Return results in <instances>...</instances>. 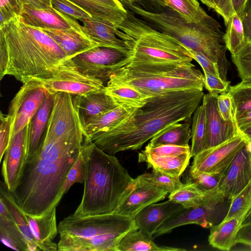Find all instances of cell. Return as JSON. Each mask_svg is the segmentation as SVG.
<instances>
[{
    "label": "cell",
    "mask_w": 251,
    "mask_h": 251,
    "mask_svg": "<svg viewBox=\"0 0 251 251\" xmlns=\"http://www.w3.org/2000/svg\"><path fill=\"white\" fill-rule=\"evenodd\" d=\"M81 28L91 39L102 47H107L129 52L124 41L116 35L115 27L94 18L82 21Z\"/></svg>",
    "instance_id": "obj_26"
},
{
    "label": "cell",
    "mask_w": 251,
    "mask_h": 251,
    "mask_svg": "<svg viewBox=\"0 0 251 251\" xmlns=\"http://www.w3.org/2000/svg\"><path fill=\"white\" fill-rule=\"evenodd\" d=\"M235 122L238 131L251 126V109L235 116Z\"/></svg>",
    "instance_id": "obj_55"
},
{
    "label": "cell",
    "mask_w": 251,
    "mask_h": 251,
    "mask_svg": "<svg viewBox=\"0 0 251 251\" xmlns=\"http://www.w3.org/2000/svg\"><path fill=\"white\" fill-rule=\"evenodd\" d=\"M54 95L55 94H49L46 97L30 122L29 150L26 161L33 156L40 144L52 108Z\"/></svg>",
    "instance_id": "obj_31"
},
{
    "label": "cell",
    "mask_w": 251,
    "mask_h": 251,
    "mask_svg": "<svg viewBox=\"0 0 251 251\" xmlns=\"http://www.w3.org/2000/svg\"><path fill=\"white\" fill-rule=\"evenodd\" d=\"M217 105L222 118L226 121L235 122L231 97L228 92L216 96Z\"/></svg>",
    "instance_id": "obj_50"
},
{
    "label": "cell",
    "mask_w": 251,
    "mask_h": 251,
    "mask_svg": "<svg viewBox=\"0 0 251 251\" xmlns=\"http://www.w3.org/2000/svg\"><path fill=\"white\" fill-rule=\"evenodd\" d=\"M49 94L37 79H32L23 84L11 100L7 114L13 123L11 136L30 123Z\"/></svg>",
    "instance_id": "obj_13"
},
{
    "label": "cell",
    "mask_w": 251,
    "mask_h": 251,
    "mask_svg": "<svg viewBox=\"0 0 251 251\" xmlns=\"http://www.w3.org/2000/svg\"><path fill=\"white\" fill-rule=\"evenodd\" d=\"M125 234L112 233L90 238L60 235V240L57 244L58 250L61 251H118V244Z\"/></svg>",
    "instance_id": "obj_19"
},
{
    "label": "cell",
    "mask_w": 251,
    "mask_h": 251,
    "mask_svg": "<svg viewBox=\"0 0 251 251\" xmlns=\"http://www.w3.org/2000/svg\"><path fill=\"white\" fill-rule=\"evenodd\" d=\"M216 96L208 93L202 98L207 132L206 148L222 144L239 133L234 122L226 121L221 116L217 108Z\"/></svg>",
    "instance_id": "obj_18"
},
{
    "label": "cell",
    "mask_w": 251,
    "mask_h": 251,
    "mask_svg": "<svg viewBox=\"0 0 251 251\" xmlns=\"http://www.w3.org/2000/svg\"><path fill=\"white\" fill-rule=\"evenodd\" d=\"M216 6V12L224 20L226 25L232 15L235 13L231 0H214Z\"/></svg>",
    "instance_id": "obj_52"
},
{
    "label": "cell",
    "mask_w": 251,
    "mask_h": 251,
    "mask_svg": "<svg viewBox=\"0 0 251 251\" xmlns=\"http://www.w3.org/2000/svg\"><path fill=\"white\" fill-rule=\"evenodd\" d=\"M132 110L118 106L92 117L83 123L85 132L90 137L107 130L121 122Z\"/></svg>",
    "instance_id": "obj_36"
},
{
    "label": "cell",
    "mask_w": 251,
    "mask_h": 251,
    "mask_svg": "<svg viewBox=\"0 0 251 251\" xmlns=\"http://www.w3.org/2000/svg\"><path fill=\"white\" fill-rule=\"evenodd\" d=\"M226 26L224 35L226 47L231 55H234L247 43L241 19L235 12Z\"/></svg>",
    "instance_id": "obj_38"
},
{
    "label": "cell",
    "mask_w": 251,
    "mask_h": 251,
    "mask_svg": "<svg viewBox=\"0 0 251 251\" xmlns=\"http://www.w3.org/2000/svg\"><path fill=\"white\" fill-rule=\"evenodd\" d=\"M251 225V210L246 215L242 224L241 227Z\"/></svg>",
    "instance_id": "obj_60"
},
{
    "label": "cell",
    "mask_w": 251,
    "mask_h": 251,
    "mask_svg": "<svg viewBox=\"0 0 251 251\" xmlns=\"http://www.w3.org/2000/svg\"><path fill=\"white\" fill-rule=\"evenodd\" d=\"M248 0H231L233 9L241 19Z\"/></svg>",
    "instance_id": "obj_57"
},
{
    "label": "cell",
    "mask_w": 251,
    "mask_h": 251,
    "mask_svg": "<svg viewBox=\"0 0 251 251\" xmlns=\"http://www.w3.org/2000/svg\"><path fill=\"white\" fill-rule=\"evenodd\" d=\"M193 114L190 148L193 157L206 149L207 138L205 112L202 104L197 107Z\"/></svg>",
    "instance_id": "obj_37"
},
{
    "label": "cell",
    "mask_w": 251,
    "mask_h": 251,
    "mask_svg": "<svg viewBox=\"0 0 251 251\" xmlns=\"http://www.w3.org/2000/svg\"><path fill=\"white\" fill-rule=\"evenodd\" d=\"M144 153L154 156H166L177 155L182 153L191 152L190 146H179L171 145H160L151 146L148 144L144 150L141 151Z\"/></svg>",
    "instance_id": "obj_45"
},
{
    "label": "cell",
    "mask_w": 251,
    "mask_h": 251,
    "mask_svg": "<svg viewBox=\"0 0 251 251\" xmlns=\"http://www.w3.org/2000/svg\"><path fill=\"white\" fill-rule=\"evenodd\" d=\"M251 210V181L238 194L231 199L228 212L224 220L243 217Z\"/></svg>",
    "instance_id": "obj_40"
},
{
    "label": "cell",
    "mask_w": 251,
    "mask_h": 251,
    "mask_svg": "<svg viewBox=\"0 0 251 251\" xmlns=\"http://www.w3.org/2000/svg\"><path fill=\"white\" fill-rule=\"evenodd\" d=\"M49 0V1H50V0Z\"/></svg>",
    "instance_id": "obj_62"
},
{
    "label": "cell",
    "mask_w": 251,
    "mask_h": 251,
    "mask_svg": "<svg viewBox=\"0 0 251 251\" xmlns=\"http://www.w3.org/2000/svg\"><path fill=\"white\" fill-rule=\"evenodd\" d=\"M56 210L54 207L46 214L37 216L26 214L31 231L40 251L58 250V245L53 242L58 232Z\"/></svg>",
    "instance_id": "obj_22"
},
{
    "label": "cell",
    "mask_w": 251,
    "mask_h": 251,
    "mask_svg": "<svg viewBox=\"0 0 251 251\" xmlns=\"http://www.w3.org/2000/svg\"><path fill=\"white\" fill-rule=\"evenodd\" d=\"M231 56L242 81L251 80V43L247 42L237 53Z\"/></svg>",
    "instance_id": "obj_43"
},
{
    "label": "cell",
    "mask_w": 251,
    "mask_h": 251,
    "mask_svg": "<svg viewBox=\"0 0 251 251\" xmlns=\"http://www.w3.org/2000/svg\"><path fill=\"white\" fill-rule=\"evenodd\" d=\"M203 96V91L197 89L153 95L117 126L89 137L100 149L113 155L139 150L168 126L191 120Z\"/></svg>",
    "instance_id": "obj_2"
},
{
    "label": "cell",
    "mask_w": 251,
    "mask_h": 251,
    "mask_svg": "<svg viewBox=\"0 0 251 251\" xmlns=\"http://www.w3.org/2000/svg\"><path fill=\"white\" fill-rule=\"evenodd\" d=\"M94 19L114 27L122 23L127 10L120 0H69Z\"/></svg>",
    "instance_id": "obj_21"
},
{
    "label": "cell",
    "mask_w": 251,
    "mask_h": 251,
    "mask_svg": "<svg viewBox=\"0 0 251 251\" xmlns=\"http://www.w3.org/2000/svg\"><path fill=\"white\" fill-rule=\"evenodd\" d=\"M86 172V161L83 145L77 158L72 166L67 176L64 187L65 194L74 183H84Z\"/></svg>",
    "instance_id": "obj_42"
},
{
    "label": "cell",
    "mask_w": 251,
    "mask_h": 251,
    "mask_svg": "<svg viewBox=\"0 0 251 251\" xmlns=\"http://www.w3.org/2000/svg\"><path fill=\"white\" fill-rule=\"evenodd\" d=\"M0 161L8 146L12 130V120L8 115L0 112Z\"/></svg>",
    "instance_id": "obj_48"
},
{
    "label": "cell",
    "mask_w": 251,
    "mask_h": 251,
    "mask_svg": "<svg viewBox=\"0 0 251 251\" xmlns=\"http://www.w3.org/2000/svg\"><path fill=\"white\" fill-rule=\"evenodd\" d=\"M41 29L61 48L68 59L93 48L101 47L100 44L87 36L74 31L52 28Z\"/></svg>",
    "instance_id": "obj_24"
},
{
    "label": "cell",
    "mask_w": 251,
    "mask_h": 251,
    "mask_svg": "<svg viewBox=\"0 0 251 251\" xmlns=\"http://www.w3.org/2000/svg\"><path fill=\"white\" fill-rule=\"evenodd\" d=\"M20 16L25 24L40 29L69 30L86 35L82 30V25L76 20L60 12L52 6L39 9L25 5Z\"/></svg>",
    "instance_id": "obj_17"
},
{
    "label": "cell",
    "mask_w": 251,
    "mask_h": 251,
    "mask_svg": "<svg viewBox=\"0 0 251 251\" xmlns=\"http://www.w3.org/2000/svg\"><path fill=\"white\" fill-rule=\"evenodd\" d=\"M125 7L144 20L159 30L171 35L186 48L200 52L217 64L220 77L227 80L229 67L226 55L227 50L224 33L219 24L207 25L188 22L172 9L167 7L162 12L145 9L126 0H120Z\"/></svg>",
    "instance_id": "obj_6"
},
{
    "label": "cell",
    "mask_w": 251,
    "mask_h": 251,
    "mask_svg": "<svg viewBox=\"0 0 251 251\" xmlns=\"http://www.w3.org/2000/svg\"><path fill=\"white\" fill-rule=\"evenodd\" d=\"M191 56L196 60L202 68L203 72H207L220 77L217 64L211 61L202 53L186 48Z\"/></svg>",
    "instance_id": "obj_51"
},
{
    "label": "cell",
    "mask_w": 251,
    "mask_h": 251,
    "mask_svg": "<svg viewBox=\"0 0 251 251\" xmlns=\"http://www.w3.org/2000/svg\"><path fill=\"white\" fill-rule=\"evenodd\" d=\"M105 91L117 105L130 110L142 106L152 96L132 86L111 78L105 85Z\"/></svg>",
    "instance_id": "obj_27"
},
{
    "label": "cell",
    "mask_w": 251,
    "mask_h": 251,
    "mask_svg": "<svg viewBox=\"0 0 251 251\" xmlns=\"http://www.w3.org/2000/svg\"><path fill=\"white\" fill-rule=\"evenodd\" d=\"M87 136L72 97L56 94L39 148L26 161L12 192L26 214L40 216L57 206L68 174Z\"/></svg>",
    "instance_id": "obj_1"
},
{
    "label": "cell",
    "mask_w": 251,
    "mask_h": 251,
    "mask_svg": "<svg viewBox=\"0 0 251 251\" xmlns=\"http://www.w3.org/2000/svg\"><path fill=\"white\" fill-rule=\"evenodd\" d=\"M160 187L169 194L175 191L183 185L179 177L174 176L152 169L151 173H145L138 176Z\"/></svg>",
    "instance_id": "obj_41"
},
{
    "label": "cell",
    "mask_w": 251,
    "mask_h": 251,
    "mask_svg": "<svg viewBox=\"0 0 251 251\" xmlns=\"http://www.w3.org/2000/svg\"><path fill=\"white\" fill-rule=\"evenodd\" d=\"M191 120L168 126L155 134L148 144L189 146L188 143L191 138Z\"/></svg>",
    "instance_id": "obj_33"
},
{
    "label": "cell",
    "mask_w": 251,
    "mask_h": 251,
    "mask_svg": "<svg viewBox=\"0 0 251 251\" xmlns=\"http://www.w3.org/2000/svg\"><path fill=\"white\" fill-rule=\"evenodd\" d=\"M133 190L122 202L114 214L134 219L137 214L147 205L158 202L169 193L153 184L137 176L134 178Z\"/></svg>",
    "instance_id": "obj_16"
},
{
    "label": "cell",
    "mask_w": 251,
    "mask_h": 251,
    "mask_svg": "<svg viewBox=\"0 0 251 251\" xmlns=\"http://www.w3.org/2000/svg\"><path fill=\"white\" fill-rule=\"evenodd\" d=\"M0 199L5 204L27 244L28 251H40L29 225L27 215L17 203L12 192L5 183L0 182Z\"/></svg>",
    "instance_id": "obj_30"
},
{
    "label": "cell",
    "mask_w": 251,
    "mask_h": 251,
    "mask_svg": "<svg viewBox=\"0 0 251 251\" xmlns=\"http://www.w3.org/2000/svg\"><path fill=\"white\" fill-rule=\"evenodd\" d=\"M22 10L16 0H0V27L20 16Z\"/></svg>",
    "instance_id": "obj_46"
},
{
    "label": "cell",
    "mask_w": 251,
    "mask_h": 251,
    "mask_svg": "<svg viewBox=\"0 0 251 251\" xmlns=\"http://www.w3.org/2000/svg\"><path fill=\"white\" fill-rule=\"evenodd\" d=\"M204 75V87L209 93L218 95L219 94L227 92L230 81L223 79L220 76L203 72Z\"/></svg>",
    "instance_id": "obj_47"
},
{
    "label": "cell",
    "mask_w": 251,
    "mask_h": 251,
    "mask_svg": "<svg viewBox=\"0 0 251 251\" xmlns=\"http://www.w3.org/2000/svg\"><path fill=\"white\" fill-rule=\"evenodd\" d=\"M231 201V199L223 198L200 206L182 207L158 227L153 238L170 233L173 229L186 225L196 224L203 228L211 227L225 219Z\"/></svg>",
    "instance_id": "obj_9"
},
{
    "label": "cell",
    "mask_w": 251,
    "mask_h": 251,
    "mask_svg": "<svg viewBox=\"0 0 251 251\" xmlns=\"http://www.w3.org/2000/svg\"><path fill=\"white\" fill-rule=\"evenodd\" d=\"M129 2H132V3H135L138 1H139L140 0H126Z\"/></svg>",
    "instance_id": "obj_61"
},
{
    "label": "cell",
    "mask_w": 251,
    "mask_h": 251,
    "mask_svg": "<svg viewBox=\"0 0 251 251\" xmlns=\"http://www.w3.org/2000/svg\"><path fill=\"white\" fill-rule=\"evenodd\" d=\"M164 4L165 7L176 11L189 22L207 25L219 24L206 13L197 0H164Z\"/></svg>",
    "instance_id": "obj_35"
},
{
    "label": "cell",
    "mask_w": 251,
    "mask_h": 251,
    "mask_svg": "<svg viewBox=\"0 0 251 251\" xmlns=\"http://www.w3.org/2000/svg\"><path fill=\"white\" fill-rule=\"evenodd\" d=\"M20 7L23 8L25 5H28L34 8L46 9L52 6L51 2L48 0H16Z\"/></svg>",
    "instance_id": "obj_56"
},
{
    "label": "cell",
    "mask_w": 251,
    "mask_h": 251,
    "mask_svg": "<svg viewBox=\"0 0 251 251\" xmlns=\"http://www.w3.org/2000/svg\"><path fill=\"white\" fill-rule=\"evenodd\" d=\"M50 2L54 9L75 20L82 22L92 18L87 12L69 0H50Z\"/></svg>",
    "instance_id": "obj_44"
},
{
    "label": "cell",
    "mask_w": 251,
    "mask_h": 251,
    "mask_svg": "<svg viewBox=\"0 0 251 251\" xmlns=\"http://www.w3.org/2000/svg\"><path fill=\"white\" fill-rule=\"evenodd\" d=\"M0 240L7 247L17 251H28L26 242L13 217L0 199Z\"/></svg>",
    "instance_id": "obj_32"
},
{
    "label": "cell",
    "mask_w": 251,
    "mask_h": 251,
    "mask_svg": "<svg viewBox=\"0 0 251 251\" xmlns=\"http://www.w3.org/2000/svg\"><path fill=\"white\" fill-rule=\"evenodd\" d=\"M247 142L239 133L222 144L205 149L194 157L189 176L205 173L222 176Z\"/></svg>",
    "instance_id": "obj_12"
},
{
    "label": "cell",
    "mask_w": 251,
    "mask_h": 251,
    "mask_svg": "<svg viewBox=\"0 0 251 251\" xmlns=\"http://www.w3.org/2000/svg\"><path fill=\"white\" fill-rule=\"evenodd\" d=\"M191 157V152L174 156H154L141 151L138 154V162H145L148 168L179 177L187 168Z\"/></svg>",
    "instance_id": "obj_29"
},
{
    "label": "cell",
    "mask_w": 251,
    "mask_h": 251,
    "mask_svg": "<svg viewBox=\"0 0 251 251\" xmlns=\"http://www.w3.org/2000/svg\"><path fill=\"white\" fill-rule=\"evenodd\" d=\"M38 80L50 94L81 95L105 88L100 80L80 72L70 59L64 61L51 77Z\"/></svg>",
    "instance_id": "obj_11"
},
{
    "label": "cell",
    "mask_w": 251,
    "mask_h": 251,
    "mask_svg": "<svg viewBox=\"0 0 251 251\" xmlns=\"http://www.w3.org/2000/svg\"><path fill=\"white\" fill-rule=\"evenodd\" d=\"M133 230L127 232L121 239L118 251H184L181 248L159 246L151 237L140 230Z\"/></svg>",
    "instance_id": "obj_34"
},
{
    "label": "cell",
    "mask_w": 251,
    "mask_h": 251,
    "mask_svg": "<svg viewBox=\"0 0 251 251\" xmlns=\"http://www.w3.org/2000/svg\"><path fill=\"white\" fill-rule=\"evenodd\" d=\"M58 229L59 235L90 238L108 233L125 234L138 227L134 219L117 214L87 216L72 214L59 223Z\"/></svg>",
    "instance_id": "obj_8"
},
{
    "label": "cell",
    "mask_w": 251,
    "mask_h": 251,
    "mask_svg": "<svg viewBox=\"0 0 251 251\" xmlns=\"http://www.w3.org/2000/svg\"><path fill=\"white\" fill-rule=\"evenodd\" d=\"M221 176L202 173L195 176H188L186 182H195L202 189L210 191L218 187Z\"/></svg>",
    "instance_id": "obj_49"
},
{
    "label": "cell",
    "mask_w": 251,
    "mask_h": 251,
    "mask_svg": "<svg viewBox=\"0 0 251 251\" xmlns=\"http://www.w3.org/2000/svg\"><path fill=\"white\" fill-rule=\"evenodd\" d=\"M126 10L124 19L114 28L116 35L128 49L129 57L124 67L153 72L191 63L193 58L180 42Z\"/></svg>",
    "instance_id": "obj_5"
},
{
    "label": "cell",
    "mask_w": 251,
    "mask_h": 251,
    "mask_svg": "<svg viewBox=\"0 0 251 251\" xmlns=\"http://www.w3.org/2000/svg\"><path fill=\"white\" fill-rule=\"evenodd\" d=\"M87 172L81 201L73 214L87 216L115 211L133 190L134 178L114 155L96 146L87 136L83 144Z\"/></svg>",
    "instance_id": "obj_4"
},
{
    "label": "cell",
    "mask_w": 251,
    "mask_h": 251,
    "mask_svg": "<svg viewBox=\"0 0 251 251\" xmlns=\"http://www.w3.org/2000/svg\"><path fill=\"white\" fill-rule=\"evenodd\" d=\"M243 217L224 220L210 227L208 240L214 248L228 251L237 243V234L244 219Z\"/></svg>",
    "instance_id": "obj_28"
},
{
    "label": "cell",
    "mask_w": 251,
    "mask_h": 251,
    "mask_svg": "<svg viewBox=\"0 0 251 251\" xmlns=\"http://www.w3.org/2000/svg\"><path fill=\"white\" fill-rule=\"evenodd\" d=\"M182 205L168 200L160 203L149 204L140 210L134 221L138 230L151 237L158 227Z\"/></svg>",
    "instance_id": "obj_20"
},
{
    "label": "cell",
    "mask_w": 251,
    "mask_h": 251,
    "mask_svg": "<svg viewBox=\"0 0 251 251\" xmlns=\"http://www.w3.org/2000/svg\"><path fill=\"white\" fill-rule=\"evenodd\" d=\"M82 124L87 120L119 106L106 92L105 88L73 98Z\"/></svg>",
    "instance_id": "obj_23"
},
{
    "label": "cell",
    "mask_w": 251,
    "mask_h": 251,
    "mask_svg": "<svg viewBox=\"0 0 251 251\" xmlns=\"http://www.w3.org/2000/svg\"><path fill=\"white\" fill-rule=\"evenodd\" d=\"M203 4L206 5L210 8L216 10V6L214 0H200Z\"/></svg>",
    "instance_id": "obj_59"
},
{
    "label": "cell",
    "mask_w": 251,
    "mask_h": 251,
    "mask_svg": "<svg viewBox=\"0 0 251 251\" xmlns=\"http://www.w3.org/2000/svg\"><path fill=\"white\" fill-rule=\"evenodd\" d=\"M129 52L102 47H97L70 59L81 73L102 81L105 85L112 73L125 66Z\"/></svg>",
    "instance_id": "obj_10"
},
{
    "label": "cell",
    "mask_w": 251,
    "mask_h": 251,
    "mask_svg": "<svg viewBox=\"0 0 251 251\" xmlns=\"http://www.w3.org/2000/svg\"><path fill=\"white\" fill-rule=\"evenodd\" d=\"M109 78L152 96L186 89L203 91L204 75L192 63L174 69L145 72L124 67L114 71Z\"/></svg>",
    "instance_id": "obj_7"
},
{
    "label": "cell",
    "mask_w": 251,
    "mask_h": 251,
    "mask_svg": "<svg viewBox=\"0 0 251 251\" xmlns=\"http://www.w3.org/2000/svg\"><path fill=\"white\" fill-rule=\"evenodd\" d=\"M30 124L13 134L4 153L1 167L3 182L12 192L18 185L27 159Z\"/></svg>",
    "instance_id": "obj_14"
},
{
    "label": "cell",
    "mask_w": 251,
    "mask_h": 251,
    "mask_svg": "<svg viewBox=\"0 0 251 251\" xmlns=\"http://www.w3.org/2000/svg\"><path fill=\"white\" fill-rule=\"evenodd\" d=\"M247 42L251 43V0H248L241 18Z\"/></svg>",
    "instance_id": "obj_53"
},
{
    "label": "cell",
    "mask_w": 251,
    "mask_h": 251,
    "mask_svg": "<svg viewBox=\"0 0 251 251\" xmlns=\"http://www.w3.org/2000/svg\"><path fill=\"white\" fill-rule=\"evenodd\" d=\"M227 92L231 98L234 119L237 115L251 109V80L230 86Z\"/></svg>",
    "instance_id": "obj_39"
},
{
    "label": "cell",
    "mask_w": 251,
    "mask_h": 251,
    "mask_svg": "<svg viewBox=\"0 0 251 251\" xmlns=\"http://www.w3.org/2000/svg\"><path fill=\"white\" fill-rule=\"evenodd\" d=\"M251 181V143L238 151L222 176L218 188L225 197L232 199Z\"/></svg>",
    "instance_id": "obj_15"
},
{
    "label": "cell",
    "mask_w": 251,
    "mask_h": 251,
    "mask_svg": "<svg viewBox=\"0 0 251 251\" xmlns=\"http://www.w3.org/2000/svg\"><path fill=\"white\" fill-rule=\"evenodd\" d=\"M223 198H226L218 187L207 191L192 182L183 183L168 196L169 200L181 204L184 207L200 206Z\"/></svg>",
    "instance_id": "obj_25"
},
{
    "label": "cell",
    "mask_w": 251,
    "mask_h": 251,
    "mask_svg": "<svg viewBox=\"0 0 251 251\" xmlns=\"http://www.w3.org/2000/svg\"><path fill=\"white\" fill-rule=\"evenodd\" d=\"M61 48L41 29L21 16L0 27V79L11 75L23 84L51 77L66 60Z\"/></svg>",
    "instance_id": "obj_3"
},
{
    "label": "cell",
    "mask_w": 251,
    "mask_h": 251,
    "mask_svg": "<svg viewBox=\"0 0 251 251\" xmlns=\"http://www.w3.org/2000/svg\"><path fill=\"white\" fill-rule=\"evenodd\" d=\"M237 243L243 244L251 250V225L242 226L237 236Z\"/></svg>",
    "instance_id": "obj_54"
},
{
    "label": "cell",
    "mask_w": 251,
    "mask_h": 251,
    "mask_svg": "<svg viewBox=\"0 0 251 251\" xmlns=\"http://www.w3.org/2000/svg\"><path fill=\"white\" fill-rule=\"evenodd\" d=\"M248 142L251 143V126L238 131Z\"/></svg>",
    "instance_id": "obj_58"
}]
</instances>
